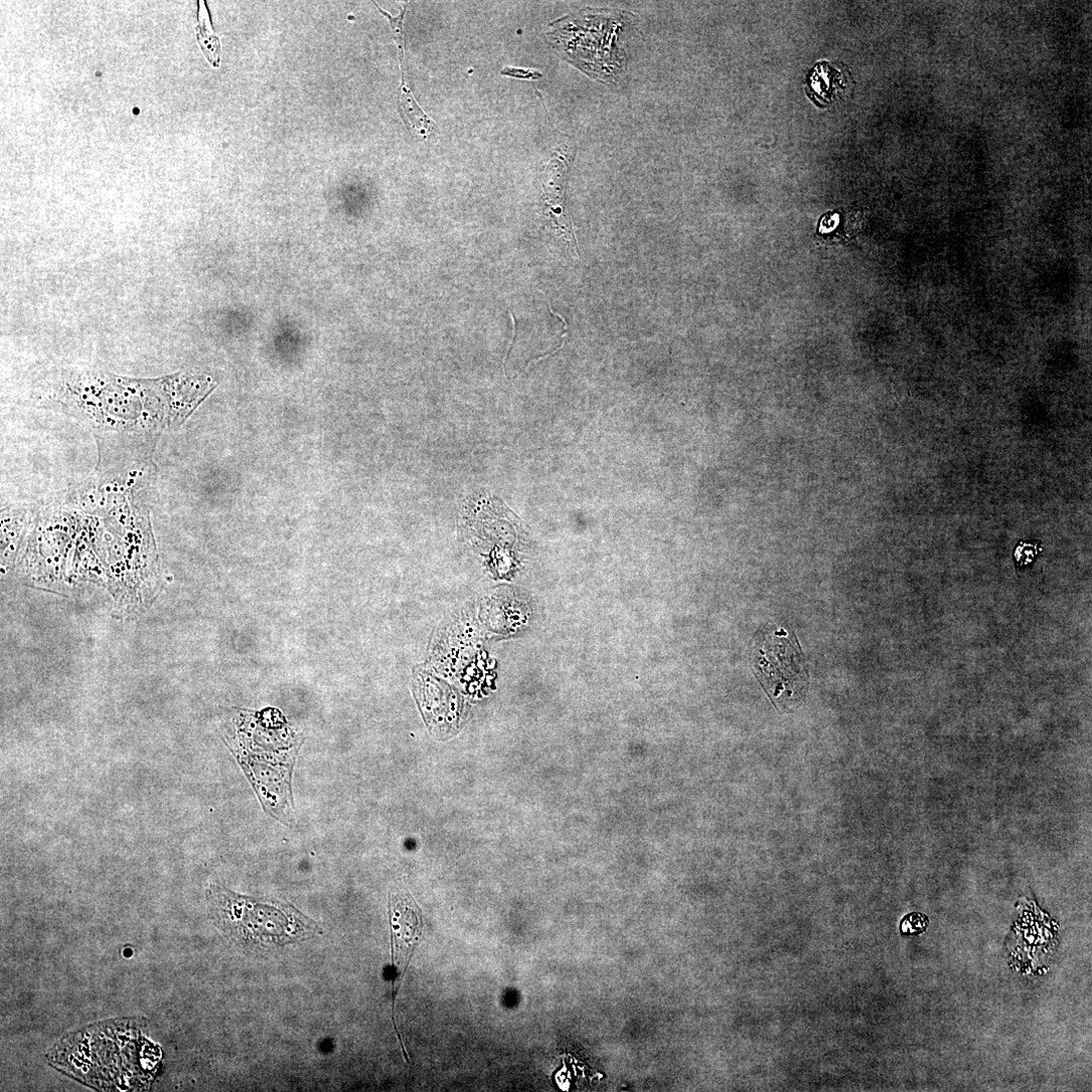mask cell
I'll return each mask as SVG.
<instances>
[{"label": "cell", "instance_id": "obj_1", "mask_svg": "<svg viewBox=\"0 0 1092 1092\" xmlns=\"http://www.w3.org/2000/svg\"><path fill=\"white\" fill-rule=\"evenodd\" d=\"M206 900L216 926L245 945L280 947L321 932L300 911L275 900L248 898L216 886L207 890Z\"/></svg>", "mask_w": 1092, "mask_h": 1092}, {"label": "cell", "instance_id": "obj_2", "mask_svg": "<svg viewBox=\"0 0 1092 1092\" xmlns=\"http://www.w3.org/2000/svg\"><path fill=\"white\" fill-rule=\"evenodd\" d=\"M752 661L757 677L775 705L793 706L804 697L807 676L792 633L782 628L759 632Z\"/></svg>", "mask_w": 1092, "mask_h": 1092}, {"label": "cell", "instance_id": "obj_3", "mask_svg": "<svg viewBox=\"0 0 1092 1092\" xmlns=\"http://www.w3.org/2000/svg\"><path fill=\"white\" fill-rule=\"evenodd\" d=\"M374 5L377 10L388 20L395 41L398 46L402 74L399 105L403 119L412 132L417 133L420 136H428L436 130V125L428 118V116L417 104L405 80V40L403 35V22L407 11V6H405V8L401 11V14L395 18L382 11L375 3Z\"/></svg>", "mask_w": 1092, "mask_h": 1092}, {"label": "cell", "instance_id": "obj_4", "mask_svg": "<svg viewBox=\"0 0 1092 1092\" xmlns=\"http://www.w3.org/2000/svg\"><path fill=\"white\" fill-rule=\"evenodd\" d=\"M197 17V42L206 60L212 65V67L217 68L218 66H220L221 62V43L211 27L209 14L203 0H200V2H198Z\"/></svg>", "mask_w": 1092, "mask_h": 1092}, {"label": "cell", "instance_id": "obj_5", "mask_svg": "<svg viewBox=\"0 0 1092 1092\" xmlns=\"http://www.w3.org/2000/svg\"><path fill=\"white\" fill-rule=\"evenodd\" d=\"M1042 552L1041 541H1020L1013 551V562L1018 570H1024L1034 565Z\"/></svg>", "mask_w": 1092, "mask_h": 1092}, {"label": "cell", "instance_id": "obj_6", "mask_svg": "<svg viewBox=\"0 0 1092 1092\" xmlns=\"http://www.w3.org/2000/svg\"><path fill=\"white\" fill-rule=\"evenodd\" d=\"M928 925V918L921 914H912L907 916L901 925L903 934H916L921 933L926 929Z\"/></svg>", "mask_w": 1092, "mask_h": 1092}]
</instances>
